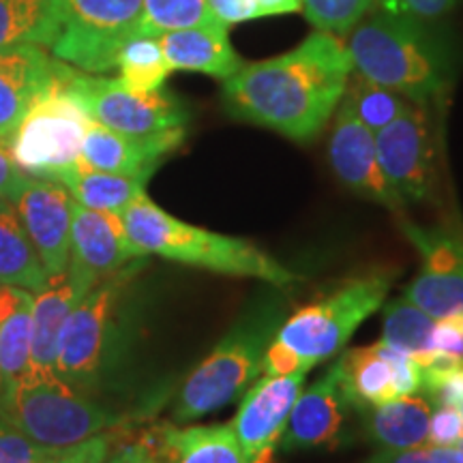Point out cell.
Here are the masks:
<instances>
[{
    "label": "cell",
    "mask_w": 463,
    "mask_h": 463,
    "mask_svg": "<svg viewBox=\"0 0 463 463\" xmlns=\"http://www.w3.org/2000/svg\"><path fill=\"white\" fill-rule=\"evenodd\" d=\"M455 5L457 0H373V9L410 17L416 22H427V24L447 15Z\"/></svg>",
    "instance_id": "37"
},
{
    "label": "cell",
    "mask_w": 463,
    "mask_h": 463,
    "mask_svg": "<svg viewBox=\"0 0 463 463\" xmlns=\"http://www.w3.org/2000/svg\"><path fill=\"white\" fill-rule=\"evenodd\" d=\"M344 99L354 109L358 120L373 133L391 125L399 114H403V109L410 103L403 95L372 82L364 75L356 73L354 69L347 78Z\"/></svg>",
    "instance_id": "30"
},
{
    "label": "cell",
    "mask_w": 463,
    "mask_h": 463,
    "mask_svg": "<svg viewBox=\"0 0 463 463\" xmlns=\"http://www.w3.org/2000/svg\"><path fill=\"white\" fill-rule=\"evenodd\" d=\"M431 350L439 354L463 358V311L436 320Z\"/></svg>",
    "instance_id": "39"
},
{
    "label": "cell",
    "mask_w": 463,
    "mask_h": 463,
    "mask_svg": "<svg viewBox=\"0 0 463 463\" xmlns=\"http://www.w3.org/2000/svg\"><path fill=\"white\" fill-rule=\"evenodd\" d=\"M82 294L69 279V275L50 277L48 286L33 298L31 311V361L22 378L43 380L52 378L58 354V339L73 307Z\"/></svg>",
    "instance_id": "22"
},
{
    "label": "cell",
    "mask_w": 463,
    "mask_h": 463,
    "mask_svg": "<svg viewBox=\"0 0 463 463\" xmlns=\"http://www.w3.org/2000/svg\"><path fill=\"white\" fill-rule=\"evenodd\" d=\"M65 89L86 109L90 120L127 136H150L187 123V109L167 92H140L118 78L90 75L69 65Z\"/></svg>",
    "instance_id": "10"
},
{
    "label": "cell",
    "mask_w": 463,
    "mask_h": 463,
    "mask_svg": "<svg viewBox=\"0 0 463 463\" xmlns=\"http://www.w3.org/2000/svg\"><path fill=\"white\" fill-rule=\"evenodd\" d=\"M395 277L392 269L373 270L288 316L266 352L262 375L309 372L337 354L356 328L384 305Z\"/></svg>",
    "instance_id": "6"
},
{
    "label": "cell",
    "mask_w": 463,
    "mask_h": 463,
    "mask_svg": "<svg viewBox=\"0 0 463 463\" xmlns=\"http://www.w3.org/2000/svg\"><path fill=\"white\" fill-rule=\"evenodd\" d=\"M350 412L352 405L337 358L320 380L314 382L309 389L300 391L289 412L286 431L279 439V449L283 453H297V450L335 447L341 439Z\"/></svg>",
    "instance_id": "17"
},
{
    "label": "cell",
    "mask_w": 463,
    "mask_h": 463,
    "mask_svg": "<svg viewBox=\"0 0 463 463\" xmlns=\"http://www.w3.org/2000/svg\"><path fill=\"white\" fill-rule=\"evenodd\" d=\"M328 159H331L333 172L352 194L391 211H402L403 204L391 189L380 165L375 133L358 120L354 109L345 99H341L335 109Z\"/></svg>",
    "instance_id": "15"
},
{
    "label": "cell",
    "mask_w": 463,
    "mask_h": 463,
    "mask_svg": "<svg viewBox=\"0 0 463 463\" xmlns=\"http://www.w3.org/2000/svg\"><path fill=\"white\" fill-rule=\"evenodd\" d=\"M155 463H167V461H161V459H157V461H155Z\"/></svg>",
    "instance_id": "46"
},
{
    "label": "cell",
    "mask_w": 463,
    "mask_h": 463,
    "mask_svg": "<svg viewBox=\"0 0 463 463\" xmlns=\"http://www.w3.org/2000/svg\"><path fill=\"white\" fill-rule=\"evenodd\" d=\"M0 420L48 449H65L114 431L127 416L56 375L20 378L0 391Z\"/></svg>",
    "instance_id": "7"
},
{
    "label": "cell",
    "mask_w": 463,
    "mask_h": 463,
    "mask_svg": "<svg viewBox=\"0 0 463 463\" xmlns=\"http://www.w3.org/2000/svg\"><path fill=\"white\" fill-rule=\"evenodd\" d=\"M405 239L420 253L422 266L403 297L433 320L463 311V234L450 225L425 228L402 223Z\"/></svg>",
    "instance_id": "12"
},
{
    "label": "cell",
    "mask_w": 463,
    "mask_h": 463,
    "mask_svg": "<svg viewBox=\"0 0 463 463\" xmlns=\"http://www.w3.org/2000/svg\"><path fill=\"white\" fill-rule=\"evenodd\" d=\"M288 316L289 300L283 288L270 286L256 294L211 354L183 382L174 399L172 420L184 425L241 402L262 378L266 352Z\"/></svg>",
    "instance_id": "3"
},
{
    "label": "cell",
    "mask_w": 463,
    "mask_h": 463,
    "mask_svg": "<svg viewBox=\"0 0 463 463\" xmlns=\"http://www.w3.org/2000/svg\"><path fill=\"white\" fill-rule=\"evenodd\" d=\"M67 69L61 61L54 82L33 101L9 142L15 165L31 178L58 183L82 155L90 118L62 84Z\"/></svg>",
    "instance_id": "8"
},
{
    "label": "cell",
    "mask_w": 463,
    "mask_h": 463,
    "mask_svg": "<svg viewBox=\"0 0 463 463\" xmlns=\"http://www.w3.org/2000/svg\"><path fill=\"white\" fill-rule=\"evenodd\" d=\"M157 39L172 71L204 73L217 80H228L245 65L230 42L228 26L219 22L172 31Z\"/></svg>",
    "instance_id": "20"
},
{
    "label": "cell",
    "mask_w": 463,
    "mask_h": 463,
    "mask_svg": "<svg viewBox=\"0 0 463 463\" xmlns=\"http://www.w3.org/2000/svg\"><path fill=\"white\" fill-rule=\"evenodd\" d=\"M62 24V0H0V50L52 48Z\"/></svg>",
    "instance_id": "27"
},
{
    "label": "cell",
    "mask_w": 463,
    "mask_h": 463,
    "mask_svg": "<svg viewBox=\"0 0 463 463\" xmlns=\"http://www.w3.org/2000/svg\"><path fill=\"white\" fill-rule=\"evenodd\" d=\"M26 181V174L15 165L9 144L0 142V202H11L22 183Z\"/></svg>",
    "instance_id": "41"
},
{
    "label": "cell",
    "mask_w": 463,
    "mask_h": 463,
    "mask_svg": "<svg viewBox=\"0 0 463 463\" xmlns=\"http://www.w3.org/2000/svg\"><path fill=\"white\" fill-rule=\"evenodd\" d=\"M363 463H463L459 447H438V444H422L414 449H380Z\"/></svg>",
    "instance_id": "34"
},
{
    "label": "cell",
    "mask_w": 463,
    "mask_h": 463,
    "mask_svg": "<svg viewBox=\"0 0 463 463\" xmlns=\"http://www.w3.org/2000/svg\"><path fill=\"white\" fill-rule=\"evenodd\" d=\"M433 328H436V320L420 307L402 297L384 307V324H382L378 344L416 358L431 352Z\"/></svg>",
    "instance_id": "28"
},
{
    "label": "cell",
    "mask_w": 463,
    "mask_h": 463,
    "mask_svg": "<svg viewBox=\"0 0 463 463\" xmlns=\"http://www.w3.org/2000/svg\"><path fill=\"white\" fill-rule=\"evenodd\" d=\"M144 262L146 258L99 281L78 300L58 339L56 378L92 395L123 367L133 335L129 283Z\"/></svg>",
    "instance_id": "4"
},
{
    "label": "cell",
    "mask_w": 463,
    "mask_h": 463,
    "mask_svg": "<svg viewBox=\"0 0 463 463\" xmlns=\"http://www.w3.org/2000/svg\"><path fill=\"white\" fill-rule=\"evenodd\" d=\"M206 5L219 24L228 28L262 17L258 0H206Z\"/></svg>",
    "instance_id": "40"
},
{
    "label": "cell",
    "mask_w": 463,
    "mask_h": 463,
    "mask_svg": "<svg viewBox=\"0 0 463 463\" xmlns=\"http://www.w3.org/2000/svg\"><path fill=\"white\" fill-rule=\"evenodd\" d=\"M352 67L408 101L431 106L455 82V50L427 22L375 9L350 31L345 43Z\"/></svg>",
    "instance_id": "2"
},
{
    "label": "cell",
    "mask_w": 463,
    "mask_h": 463,
    "mask_svg": "<svg viewBox=\"0 0 463 463\" xmlns=\"http://www.w3.org/2000/svg\"><path fill=\"white\" fill-rule=\"evenodd\" d=\"M344 386L352 412L363 405H378L399 397L395 386V350L373 344L354 347L339 356Z\"/></svg>",
    "instance_id": "24"
},
{
    "label": "cell",
    "mask_w": 463,
    "mask_h": 463,
    "mask_svg": "<svg viewBox=\"0 0 463 463\" xmlns=\"http://www.w3.org/2000/svg\"><path fill=\"white\" fill-rule=\"evenodd\" d=\"M58 183L71 194V198L78 204L120 215L137 195L146 194L144 189H146L148 181L136 176H125V174L95 170V167L86 165L82 157H80L78 164L62 174Z\"/></svg>",
    "instance_id": "26"
},
{
    "label": "cell",
    "mask_w": 463,
    "mask_h": 463,
    "mask_svg": "<svg viewBox=\"0 0 463 463\" xmlns=\"http://www.w3.org/2000/svg\"><path fill=\"white\" fill-rule=\"evenodd\" d=\"M459 410H461V414H463V405H461V408H459Z\"/></svg>",
    "instance_id": "47"
},
{
    "label": "cell",
    "mask_w": 463,
    "mask_h": 463,
    "mask_svg": "<svg viewBox=\"0 0 463 463\" xmlns=\"http://www.w3.org/2000/svg\"><path fill=\"white\" fill-rule=\"evenodd\" d=\"M183 140L184 127L150 133V136H127V133L112 131L90 120L86 127L80 157L95 170L148 181L164 157L181 146Z\"/></svg>",
    "instance_id": "18"
},
{
    "label": "cell",
    "mask_w": 463,
    "mask_h": 463,
    "mask_svg": "<svg viewBox=\"0 0 463 463\" xmlns=\"http://www.w3.org/2000/svg\"><path fill=\"white\" fill-rule=\"evenodd\" d=\"M144 258L148 256L133 245L123 217L75 202L67 275L82 297L99 281Z\"/></svg>",
    "instance_id": "13"
},
{
    "label": "cell",
    "mask_w": 463,
    "mask_h": 463,
    "mask_svg": "<svg viewBox=\"0 0 463 463\" xmlns=\"http://www.w3.org/2000/svg\"><path fill=\"white\" fill-rule=\"evenodd\" d=\"M373 9V0H303V14L316 31L345 34Z\"/></svg>",
    "instance_id": "33"
},
{
    "label": "cell",
    "mask_w": 463,
    "mask_h": 463,
    "mask_svg": "<svg viewBox=\"0 0 463 463\" xmlns=\"http://www.w3.org/2000/svg\"><path fill=\"white\" fill-rule=\"evenodd\" d=\"M142 0H62V24L52 52L84 73H108L137 37Z\"/></svg>",
    "instance_id": "9"
},
{
    "label": "cell",
    "mask_w": 463,
    "mask_h": 463,
    "mask_svg": "<svg viewBox=\"0 0 463 463\" xmlns=\"http://www.w3.org/2000/svg\"><path fill=\"white\" fill-rule=\"evenodd\" d=\"M431 412L433 403L422 392L354 410L363 439L378 447V450H402L430 444Z\"/></svg>",
    "instance_id": "21"
},
{
    "label": "cell",
    "mask_w": 463,
    "mask_h": 463,
    "mask_svg": "<svg viewBox=\"0 0 463 463\" xmlns=\"http://www.w3.org/2000/svg\"><path fill=\"white\" fill-rule=\"evenodd\" d=\"M48 270L11 202H0V286H15L26 292H42L48 286Z\"/></svg>",
    "instance_id": "25"
},
{
    "label": "cell",
    "mask_w": 463,
    "mask_h": 463,
    "mask_svg": "<svg viewBox=\"0 0 463 463\" xmlns=\"http://www.w3.org/2000/svg\"><path fill=\"white\" fill-rule=\"evenodd\" d=\"M31 292L15 286H0V324L15 314V309L24 303V298Z\"/></svg>",
    "instance_id": "43"
},
{
    "label": "cell",
    "mask_w": 463,
    "mask_h": 463,
    "mask_svg": "<svg viewBox=\"0 0 463 463\" xmlns=\"http://www.w3.org/2000/svg\"><path fill=\"white\" fill-rule=\"evenodd\" d=\"M427 108L410 101L403 114L375 133L380 165L403 206L427 200L436 187V137Z\"/></svg>",
    "instance_id": "11"
},
{
    "label": "cell",
    "mask_w": 463,
    "mask_h": 463,
    "mask_svg": "<svg viewBox=\"0 0 463 463\" xmlns=\"http://www.w3.org/2000/svg\"><path fill=\"white\" fill-rule=\"evenodd\" d=\"M50 277L67 273L71 251V194L61 183L26 176L11 200Z\"/></svg>",
    "instance_id": "16"
},
{
    "label": "cell",
    "mask_w": 463,
    "mask_h": 463,
    "mask_svg": "<svg viewBox=\"0 0 463 463\" xmlns=\"http://www.w3.org/2000/svg\"><path fill=\"white\" fill-rule=\"evenodd\" d=\"M31 311L33 294L0 324V391L26 373L31 361Z\"/></svg>",
    "instance_id": "32"
},
{
    "label": "cell",
    "mask_w": 463,
    "mask_h": 463,
    "mask_svg": "<svg viewBox=\"0 0 463 463\" xmlns=\"http://www.w3.org/2000/svg\"><path fill=\"white\" fill-rule=\"evenodd\" d=\"M52 450L0 420V463H42Z\"/></svg>",
    "instance_id": "35"
},
{
    "label": "cell",
    "mask_w": 463,
    "mask_h": 463,
    "mask_svg": "<svg viewBox=\"0 0 463 463\" xmlns=\"http://www.w3.org/2000/svg\"><path fill=\"white\" fill-rule=\"evenodd\" d=\"M157 457H155L153 450L148 449V444L144 442H136V444H127L120 450H116L114 455L108 457L106 463H155Z\"/></svg>",
    "instance_id": "42"
},
{
    "label": "cell",
    "mask_w": 463,
    "mask_h": 463,
    "mask_svg": "<svg viewBox=\"0 0 463 463\" xmlns=\"http://www.w3.org/2000/svg\"><path fill=\"white\" fill-rule=\"evenodd\" d=\"M457 447H459V450H461V453H463V439H461V442H459V444H457Z\"/></svg>",
    "instance_id": "45"
},
{
    "label": "cell",
    "mask_w": 463,
    "mask_h": 463,
    "mask_svg": "<svg viewBox=\"0 0 463 463\" xmlns=\"http://www.w3.org/2000/svg\"><path fill=\"white\" fill-rule=\"evenodd\" d=\"M217 22L206 0H142L137 37H161L183 28L204 26Z\"/></svg>",
    "instance_id": "31"
},
{
    "label": "cell",
    "mask_w": 463,
    "mask_h": 463,
    "mask_svg": "<svg viewBox=\"0 0 463 463\" xmlns=\"http://www.w3.org/2000/svg\"><path fill=\"white\" fill-rule=\"evenodd\" d=\"M352 58L337 34L316 31L298 48L242 65L223 80V106L232 118L309 142L328 125L344 99Z\"/></svg>",
    "instance_id": "1"
},
{
    "label": "cell",
    "mask_w": 463,
    "mask_h": 463,
    "mask_svg": "<svg viewBox=\"0 0 463 463\" xmlns=\"http://www.w3.org/2000/svg\"><path fill=\"white\" fill-rule=\"evenodd\" d=\"M114 442L116 436L112 431L97 433V436L71 444V447L52 450V455L42 463H106L108 457L112 455Z\"/></svg>",
    "instance_id": "36"
},
{
    "label": "cell",
    "mask_w": 463,
    "mask_h": 463,
    "mask_svg": "<svg viewBox=\"0 0 463 463\" xmlns=\"http://www.w3.org/2000/svg\"><path fill=\"white\" fill-rule=\"evenodd\" d=\"M144 442L167 463H249L230 422L174 427L164 425Z\"/></svg>",
    "instance_id": "23"
},
{
    "label": "cell",
    "mask_w": 463,
    "mask_h": 463,
    "mask_svg": "<svg viewBox=\"0 0 463 463\" xmlns=\"http://www.w3.org/2000/svg\"><path fill=\"white\" fill-rule=\"evenodd\" d=\"M305 375H262L241 397L230 425L249 463H273L289 412L305 389Z\"/></svg>",
    "instance_id": "14"
},
{
    "label": "cell",
    "mask_w": 463,
    "mask_h": 463,
    "mask_svg": "<svg viewBox=\"0 0 463 463\" xmlns=\"http://www.w3.org/2000/svg\"><path fill=\"white\" fill-rule=\"evenodd\" d=\"M463 439V414L455 405H433L430 420V444L457 447Z\"/></svg>",
    "instance_id": "38"
},
{
    "label": "cell",
    "mask_w": 463,
    "mask_h": 463,
    "mask_svg": "<svg viewBox=\"0 0 463 463\" xmlns=\"http://www.w3.org/2000/svg\"><path fill=\"white\" fill-rule=\"evenodd\" d=\"M116 69L120 71V82L140 92L161 90L172 73L159 39L155 37L129 39L116 56Z\"/></svg>",
    "instance_id": "29"
},
{
    "label": "cell",
    "mask_w": 463,
    "mask_h": 463,
    "mask_svg": "<svg viewBox=\"0 0 463 463\" xmlns=\"http://www.w3.org/2000/svg\"><path fill=\"white\" fill-rule=\"evenodd\" d=\"M120 217L133 245L146 256L155 253L178 264L228 277H249L277 288L298 281L292 270L277 262L256 242L181 222L155 204L146 194L137 195Z\"/></svg>",
    "instance_id": "5"
},
{
    "label": "cell",
    "mask_w": 463,
    "mask_h": 463,
    "mask_svg": "<svg viewBox=\"0 0 463 463\" xmlns=\"http://www.w3.org/2000/svg\"><path fill=\"white\" fill-rule=\"evenodd\" d=\"M58 65L42 45L0 50V142H11L33 101L54 82Z\"/></svg>",
    "instance_id": "19"
},
{
    "label": "cell",
    "mask_w": 463,
    "mask_h": 463,
    "mask_svg": "<svg viewBox=\"0 0 463 463\" xmlns=\"http://www.w3.org/2000/svg\"><path fill=\"white\" fill-rule=\"evenodd\" d=\"M258 3L260 9H262V17L303 11V0H258Z\"/></svg>",
    "instance_id": "44"
}]
</instances>
